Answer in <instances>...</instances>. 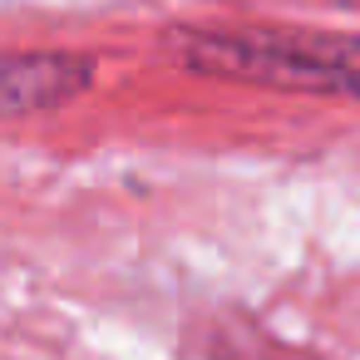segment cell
I'll return each instance as SVG.
<instances>
[{"label":"cell","mask_w":360,"mask_h":360,"mask_svg":"<svg viewBox=\"0 0 360 360\" xmlns=\"http://www.w3.org/2000/svg\"><path fill=\"white\" fill-rule=\"evenodd\" d=\"M94 89V60L70 50H0V119L55 114Z\"/></svg>","instance_id":"6da1fadb"}]
</instances>
